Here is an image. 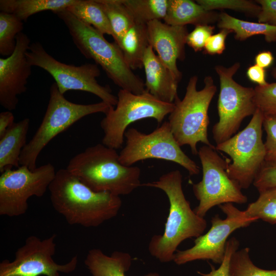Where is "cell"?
<instances>
[{
	"label": "cell",
	"instance_id": "9",
	"mask_svg": "<svg viewBox=\"0 0 276 276\" xmlns=\"http://www.w3.org/2000/svg\"><path fill=\"white\" fill-rule=\"evenodd\" d=\"M216 150L215 147L204 145L198 151L202 177L201 181L193 185V193L199 201L193 210L203 218L214 206L228 203L241 204L247 201V197L242 193L239 185L227 172L229 162Z\"/></svg>",
	"mask_w": 276,
	"mask_h": 276
},
{
	"label": "cell",
	"instance_id": "30",
	"mask_svg": "<svg viewBox=\"0 0 276 276\" xmlns=\"http://www.w3.org/2000/svg\"><path fill=\"white\" fill-rule=\"evenodd\" d=\"M248 247L236 251L232 256L229 276H276V270H266L256 266L249 256Z\"/></svg>",
	"mask_w": 276,
	"mask_h": 276
},
{
	"label": "cell",
	"instance_id": "10",
	"mask_svg": "<svg viewBox=\"0 0 276 276\" xmlns=\"http://www.w3.org/2000/svg\"><path fill=\"white\" fill-rule=\"evenodd\" d=\"M240 67L239 62L229 67L220 65L215 67L220 82L217 102L219 120L212 130L216 145L234 135L243 120L252 116L257 109L255 102V88L243 86L233 78Z\"/></svg>",
	"mask_w": 276,
	"mask_h": 276
},
{
	"label": "cell",
	"instance_id": "27",
	"mask_svg": "<svg viewBox=\"0 0 276 276\" xmlns=\"http://www.w3.org/2000/svg\"><path fill=\"white\" fill-rule=\"evenodd\" d=\"M135 24L148 22L165 18L169 0H121Z\"/></svg>",
	"mask_w": 276,
	"mask_h": 276
},
{
	"label": "cell",
	"instance_id": "5",
	"mask_svg": "<svg viewBox=\"0 0 276 276\" xmlns=\"http://www.w3.org/2000/svg\"><path fill=\"white\" fill-rule=\"evenodd\" d=\"M198 77L190 78L186 87L183 98L177 97L174 108L169 114L168 122L174 138L181 147L188 145L194 155H198L197 145L201 142L211 147L208 129L210 123L208 110L217 91L212 77L207 76L204 86L198 90Z\"/></svg>",
	"mask_w": 276,
	"mask_h": 276
},
{
	"label": "cell",
	"instance_id": "37",
	"mask_svg": "<svg viewBox=\"0 0 276 276\" xmlns=\"http://www.w3.org/2000/svg\"><path fill=\"white\" fill-rule=\"evenodd\" d=\"M231 30L222 29L217 34L212 35L207 40L204 48L206 53L210 55L221 54L225 49V40Z\"/></svg>",
	"mask_w": 276,
	"mask_h": 276
},
{
	"label": "cell",
	"instance_id": "23",
	"mask_svg": "<svg viewBox=\"0 0 276 276\" xmlns=\"http://www.w3.org/2000/svg\"><path fill=\"white\" fill-rule=\"evenodd\" d=\"M78 0H1L0 10L14 15L26 21L37 13L51 11L53 13L66 9Z\"/></svg>",
	"mask_w": 276,
	"mask_h": 276
},
{
	"label": "cell",
	"instance_id": "7",
	"mask_svg": "<svg viewBox=\"0 0 276 276\" xmlns=\"http://www.w3.org/2000/svg\"><path fill=\"white\" fill-rule=\"evenodd\" d=\"M118 102L111 107L100 122L104 132L102 144L118 149L124 142L127 127L143 119H154L160 123L174 108V103L161 101L145 90L141 94L120 89Z\"/></svg>",
	"mask_w": 276,
	"mask_h": 276
},
{
	"label": "cell",
	"instance_id": "34",
	"mask_svg": "<svg viewBox=\"0 0 276 276\" xmlns=\"http://www.w3.org/2000/svg\"><path fill=\"white\" fill-rule=\"evenodd\" d=\"M253 185L259 192L276 188V163L265 161Z\"/></svg>",
	"mask_w": 276,
	"mask_h": 276
},
{
	"label": "cell",
	"instance_id": "16",
	"mask_svg": "<svg viewBox=\"0 0 276 276\" xmlns=\"http://www.w3.org/2000/svg\"><path fill=\"white\" fill-rule=\"evenodd\" d=\"M31 44L28 36L21 32L16 37V48L6 58H0V104L7 110L16 109L17 96L24 93L32 66L26 57Z\"/></svg>",
	"mask_w": 276,
	"mask_h": 276
},
{
	"label": "cell",
	"instance_id": "3",
	"mask_svg": "<svg viewBox=\"0 0 276 276\" xmlns=\"http://www.w3.org/2000/svg\"><path fill=\"white\" fill-rule=\"evenodd\" d=\"M66 169L96 192L126 195L142 185L140 168L122 165L116 149L103 144L89 147L75 155Z\"/></svg>",
	"mask_w": 276,
	"mask_h": 276
},
{
	"label": "cell",
	"instance_id": "18",
	"mask_svg": "<svg viewBox=\"0 0 276 276\" xmlns=\"http://www.w3.org/2000/svg\"><path fill=\"white\" fill-rule=\"evenodd\" d=\"M143 67L146 81L145 90L158 100L174 103L177 97L178 82L150 45L144 56Z\"/></svg>",
	"mask_w": 276,
	"mask_h": 276
},
{
	"label": "cell",
	"instance_id": "14",
	"mask_svg": "<svg viewBox=\"0 0 276 276\" xmlns=\"http://www.w3.org/2000/svg\"><path fill=\"white\" fill-rule=\"evenodd\" d=\"M56 237L55 234L44 239L34 235L28 237L13 261L6 259L0 263V276H60L61 273L74 271L78 264L77 256L64 264L53 260Z\"/></svg>",
	"mask_w": 276,
	"mask_h": 276
},
{
	"label": "cell",
	"instance_id": "2",
	"mask_svg": "<svg viewBox=\"0 0 276 276\" xmlns=\"http://www.w3.org/2000/svg\"><path fill=\"white\" fill-rule=\"evenodd\" d=\"M182 176L178 170L162 175L153 182L142 186L154 187L163 191L169 202V211L163 234L151 238L148 250L150 255L162 263L173 261L179 244L187 239L202 235L206 221L192 210L182 188Z\"/></svg>",
	"mask_w": 276,
	"mask_h": 276
},
{
	"label": "cell",
	"instance_id": "35",
	"mask_svg": "<svg viewBox=\"0 0 276 276\" xmlns=\"http://www.w3.org/2000/svg\"><path fill=\"white\" fill-rule=\"evenodd\" d=\"M215 27L211 25H202L195 26L194 30L189 33L187 37V44L195 52L204 49L208 39L211 36Z\"/></svg>",
	"mask_w": 276,
	"mask_h": 276
},
{
	"label": "cell",
	"instance_id": "26",
	"mask_svg": "<svg viewBox=\"0 0 276 276\" xmlns=\"http://www.w3.org/2000/svg\"><path fill=\"white\" fill-rule=\"evenodd\" d=\"M110 24L114 42L119 46L126 32L135 22L121 0H97Z\"/></svg>",
	"mask_w": 276,
	"mask_h": 276
},
{
	"label": "cell",
	"instance_id": "1",
	"mask_svg": "<svg viewBox=\"0 0 276 276\" xmlns=\"http://www.w3.org/2000/svg\"><path fill=\"white\" fill-rule=\"evenodd\" d=\"M49 190L54 209L70 225L99 226L115 217L122 205L120 196L93 191L66 169L56 171Z\"/></svg>",
	"mask_w": 276,
	"mask_h": 276
},
{
	"label": "cell",
	"instance_id": "28",
	"mask_svg": "<svg viewBox=\"0 0 276 276\" xmlns=\"http://www.w3.org/2000/svg\"><path fill=\"white\" fill-rule=\"evenodd\" d=\"M244 212L248 218L276 224V188L260 192L258 199L249 203Z\"/></svg>",
	"mask_w": 276,
	"mask_h": 276
},
{
	"label": "cell",
	"instance_id": "42",
	"mask_svg": "<svg viewBox=\"0 0 276 276\" xmlns=\"http://www.w3.org/2000/svg\"><path fill=\"white\" fill-rule=\"evenodd\" d=\"M272 76H273V78L276 79V67L272 70Z\"/></svg>",
	"mask_w": 276,
	"mask_h": 276
},
{
	"label": "cell",
	"instance_id": "21",
	"mask_svg": "<svg viewBox=\"0 0 276 276\" xmlns=\"http://www.w3.org/2000/svg\"><path fill=\"white\" fill-rule=\"evenodd\" d=\"M30 119L25 118L15 122L0 137V172L20 167L21 152L27 144V136Z\"/></svg>",
	"mask_w": 276,
	"mask_h": 276
},
{
	"label": "cell",
	"instance_id": "38",
	"mask_svg": "<svg viewBox=\"0 0 276 276\" xmlns=\"http://www.w3.org/2000/svg\"><path fill=\"white\" fill-rule=\"evenodd\" d=\"M256 3L261 7L258 22L276 26V0H258Z\"/></svg>",
	"mask_w": 276,
	"mask_h": 276
},
{
	"label": "cell",
	"instance_id": "40",
	"mask_svg": "<svg viewBox=\"0 0 276 276\" xmlns=\"http://www.w3.org/2000/svg\"><path fill=\"white\" fill-rule=\"evenodd\" d=\"M14 123V116L11 111L7 110L0 113V137Z\"/></svg>",
	"mask_w": 276,
	"mask_h": 276
},
{
	"label": "cell",
	"instance_id": "39",
	"mask_svg": "<svg viewBox=\"0 0 276 276\" xmlns=\"http://www.w3.org/2000/svg\"><path fill=\"white\" fill-rule=\"evenodd\" d=\"M246 75L251 81L258 84V86H265L268 83L266 80L265 70L256 64L247 68Z\"/></svg>",
	"mask_w": 276,
	"mask_h": 276
},
{
	"label": "cell",
	"instance_id": "15",
	"mask_svg": "<svg viewBox=\"0 0 276 276\" xmlns=\"http://www.w3.org/2000/svg\"><path fill=\"white\" fill-rule=\"evenodd\" d=\"M219 207L226 215L225 219L220 218L218 215L213 217L209 231L196 238L192 247L176 250L173 261L175 263L180 265L195 260H211L220 264L224 257L229 235L235 230L256 221L246 217L244 211L239 210L232 203L221 204Z\"/></svg>",
	"mask_w": 276,
	"mask_h": 276
},
{
	"label": "cell",
	"instance_id": "11",
	"mask_svg": "<svg viewBox=\"0 0 276 276\" xmlns=\"http://www.w3.org/2000/svg\"><path fill=\"white\" fill-rule=\"evenodd\" d=\"M30 64L39 67L54 79L62 94L69 90H81L94 94L111 106L118 102L108 85L102 86L97 80L101 75L98 65L86 63L75 66L62 63L49 54L39 42L31 43L26 53Z\"/></svg>",
	"mask_w": 276,
	"mask_h": 276
},
{
	"label": "cell",
	"instance_id": "6",
	"mask_svg": "<svg viewBox=\"0 0 276 276\" xmlns=\"http://www.w3.org/2000/svg\"><path fill=\"white\" fill-rule=\"evenodd\" d=\"M111 107L102 101L89 104L70 102L59 91L56 83H53L50 88L49 103L42 122L22 151L20 166L35 170L38 156L54 137L85 116L99 112L105 114Z\"/></svg>",
	"mask_w": 276,
	"mask_h": 276
},
{
	"label": "cell",
	"instance_id": "32",
	"mask_svg": "<svg viewBox=\"0 0 276 276\" xmlns=\"http://www.w3.org/2000/svg\"><path fill=\"white\" fill-rule=\"evenodd\" d=\"M255 88V102L264 116H276V82Z\"/></svg>",
	"mask_w": 276,
	"mask_h": 276
},
{
	"label": "cell",
	"instance_id": "41",
	"mask_svg": "<svg viewBox=\"0 0 276 276\" xmlns=\"http://www.w3.org/2000/svg\"><path fill=\"white\" fill-rule=\"evenodd\" d=\"M274 58L271 52L264 51L258 53L255 57L256 64L265 68L270 66L273 62Z\"/></svg>",
	"mask_w": 276,
	"mask_h": 276
},
{
	"label": "cell",
	"instance_id": "12",
	"mask_svg": "<svg viewBox=\"0 0 276 276\" xmlns=\"http://www.w3.org/2000/svg\"><path fill=\"white\" fill-rule=\"evenodd\" d=\"M124 137L126 145L119 153V160L124 166H131L140 160L156 158L177 163L191 176L200 172L195 162L181 149L168 121L148 134L134 128H129L126 131Z\"/></svg>",
	"mask_w": 276,
	"mask_h": 276
},
{
	"label": "cell",
	"instance_id": "8",
	"mask_svg": "<svg viewBox=\"0 0 276 276\" xmlns=\"http://www.w3.org/2000/svg\"><path fill=\"white\" fill-rule=\"evenodd\" d=\"M264 114L257 109L247 126L226 141L216 145V150L227 154L232 159L227 172L241 189L250 187L265 161L263 141Z\"/></svg>",
	"mask_w": 276,
	"mask_h": 276
},
{
	"label": "cell",
	"instance_id": "25",
	"mask_svg": "<svg viewBox=\"0 0 276 276\" xmlns=\"http://www.w3.org/2000/svg\"><path fill=\"white\" fill-rule=\"evenodd\" d=\"M66 9L79 20L92 26L104 35L113 37L107 15L97 0H78Z\"/></svg>",
	"mask_w": 276,
	"mask_h": 276
},
{
	"label": "cell",
	"instance_id": "33",
	"mask_svg": "<svg viewBox=\"0 0 276 276\" xmlns=\"http://www.w3.org/2000/svg\"><path fill=\"white\" fill-rule=\"evenodd\" d=\"M263 127L266 133L265 162L276 163V116H264Z\"/></svg>",
	"mask_w": 276,
	"mask_h": 276
},
{
	"label": "cell",
	"instance_id": "24",
	"mask_svg": "<svg viewBox=\"0 0 276 276\" xmlns=\"http://www.w3.org/2000/svg\"><path fill=\"white\" fill-rule=\"evenodd\" d=\"M217 26L235 33V38L240 41L258 35H262L268 42L276 41V26L266 24L239 19L226 12L219 14Z\"/></svg>",
	"mask_w": 276,
	"mask_h": 276
},
{
	"label": "cell",
	"instance_id": "31",
	"mask_svg": "<svg viewBox=\"0 0 276 276\" xmlns=\"http://www.w3.org/2000/svg\"><path fill=\"white\" fill-rule=\"evenodd\" d=\"M196 2L208 11L227 9L257 17L261 11L259 4L247 0H197Z\"/></svg>",
	"mask_w": 276,
	"mask_h": 276
},
{
	"label": "cell",
	"instance_id": "36",
	"mask_svg": "<svg viewBox=\"0 0 276 276\" xmlns=\"http://www.w3.org/2000/svg\"><path fill=\"white\" fill-rule=\"evenodd\" d=\"M239 246V241L235 238L232 237L227 240L226 244L224 257L220 266L216 269L211 264H210L211 270L209 273H202L197 271L202 276H229V262L232 255L238 250Z\"/></svg>",
	"mask_w": 276,
	"mask_h": 276
},
{
	"label": "cell",
	"instance_id": "13",
	"mask_svg": "<svg viewBox=\"0 0 276 276\" xmlns=\"http://www.w3.org/2000/svg\"><path fill=\"white\" fill-rule=\"evenodd\" d=\"M56 171L48 163L31 170L25 166L8 169L0 176V215L13 217L25 214L28 200L41 197L53 180Z\"/></svg>",
	"mask_w": 276,
	"mask_h": 276
},
{
	"label": "cell",
	"instance_id": "4",
	"mask_svg": "<svg viewBox=\"0 0 276 276\" xmlns=\"http://www.w3.org/2000/svg\"><path fill=\"white\" fill-rule=\"evenodd\" d=\"M53 13L65 25L80 52L100 65L120 89L135 94L145 91V83L127 65L118 44L108 41L103 34L79 20L66 9Z\"/></svg>",
	"mask_w": 276,
	"mask_h": 276
},
{
	"label": "cell",
	"instance_id": "19",
	"mask_svg": "<svg viewBox=\"0 0 276 276\" xmlns=\"http://www.w3.org/2000/svg\"><path fill=\"white\" fill-rule=\"evenodd\" d=\"M132 262L127 252L114 251L110 255L101 249H90L86 256L84 264L91 276H127ZM144 276H161L156 272H150Z\"/></svg>",
	"mask_w": 276,
	"mask_h": 276
},
{
	"label": "cell",
	"instance_id": "22",
	"mask_svg": "<svg viewBox=\"0 0 276 276\" xmlns=\"http://www.w3.org/2000/svg\"><path fill=\"white\" fill-rule=\"evenodd\" d=\"M149 45L146 24H135L124 35L119 47L131 70L143 67L144 54Z\"/></svg>",
	"mask_w": 276,
	"mask_h": 276
},
{
	"label": "cell",
	"instance_id": "20",
	"mask_svg": "<svg viewBox=\"0 0 276 276\" xmlns=\"http://www.w3.org/2000/svg\"><path fill=\"white\" fill-rule=\"evenodd\" d=\"M219 14L208 11L196 2L190 0H169L164 22L171 26H195L210 25L218 21Z\"/></svg>",
	"mask_w": 276,
	"mask_h": 276
},
{
	"label": "cell",
	"instance_id": "29",
	"mask_svg": "<svg viewBox=\"0 0 276 276\" xmlns=\"http://www.w3.org/2000/svg\"><path fill=\"white\" fill-rule=\"evenodd\" d=\"M24 29V21L13 14L0 12V55L9 57L16 45V37Z\"/></svg>",
	"mask_w": 276,
	"mask_h": 276
},
{
	"label": "cell",
	"instance_id": "17",
	"mask_svg": "<svg viewBox=\"0 0 276 276\" xmlns=\"http://www.w3.org/2000/svg\"><path fill=\"white\" fill-rule=\"evenodd\" d=\"M147 26L149 45L179 82L182 73L176 63L178 60L185 58V45L189 34L187 27L169 25L160 20L151 21Z\"/></svg>",
	"mask_w": 276,
	"mask_h": 276
}]
</instances>
